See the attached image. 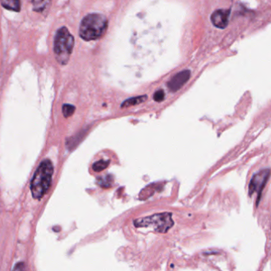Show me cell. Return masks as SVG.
<instances>
[{"instance_id": "6da1fadb", "label": "cell", "mask_w": 271, "mask_h": 271, "mask_svg": "<svg viewBox=\"0 0 271 271\" xmlns=\"http://www.w3.org/2000/svg\"><path fill=\"white\" fill-rule=\"evenodd\" d=\"M54 165L50 159L42 161L35 173L30 183V190L32 196L35 200H42L44 197L52 184Z\"/></svg>"}, {"instance_id": "7a4b0ae2", "label": "cell", "mask_w": 271, "mask_h": 271, "mask_svg": "<svg viewBox=\"0 0 271 271\" xmlns=\"http://www.w3.org/2000/svg\"><path fill=\"white\" fill-rule=\"evenodd\" d=\"M108 26V21L101 14H89L83 18L80 26V37L84 41H92L101 38Z\"/></svg>"}, {"instance_id": "3957f363", "label": "cell", "mask_w": 271, "mask_h": 271, "mask_svg": "<svg viewBox=\"0 0 271 271\" xmlns=\"http://www.w3.org/2000/svg\"><path fill=\"white\" fill-rule=\"evenodd\" d=\"M74 38L65 27L56 31L54 38V54L57 62L61 65H67L73 53Z\"/></svg>"}, {"instance_id": "277c9868", "label": "cell", "mask_w": 271, "mask_h": 271, "mask_svg": "<svg viewBox=\"0 0 271 271\" xmlns=\"http://www.w3.org/2000/svg\"><path fill=\"white\" fill-rule=\"evenodd\" d=\"M134 224L137 227H151L155 232L166 233L173 227L174 222L172 219V213H164L136 219Z\"/></svg>"}, {"instance_id": "5b68a950", "label": "cell", "mask_w": 271, "mask_h": 271, "mask_svg": "<svg viewBox=\"0 0 271 271\" xmlns=\"http://www.w3.org/2000/svg\"><path fill=\"white\" fill-rule=\"evenodd\" d=\"M270 173H271V170L269 169H263L255 174L250 181V186H249V194H250V196H252V194L255 193V192L258 193L257 205L259 203L262 191L267 184V180L269 179Z\"/></svg>"}, {"instance_id": "8992f818", "label": "cell", "mask_w": 271, "mask_h": 271, "mask_svg": "<svg viewBox=\"0 0 271 271\" xmlns=\"http://www.w3.org/2000/svg\"><path fill=\"white\" fill-rule=\"evenodd\" d=\"M231 11L229 9H220L213 13L211 16V21L213 26L219 29H225L229 23V17Z\"/></svg>"}, {"instance_id": "52a82bcc", "label": "cell", "mask_w": 271, "mask_h": 271, "mask_svg": "<svg viewBox=\"0 0 271 271\" xmlns=\"http://www.w3.org/2000/svg\"><path fill=\"white\" fill-rule=\"evenodd\" d=\"M190 70H184L176 74L168 83L167 87L172 92H177L182 86L185 85V83L188 81L190 78Z\"/></svg>"}, {"instance_id": "ba28073f", "label": "cell", "mask_w": 271, "mask_h": 271, "mask_svg": "<svg viewBox=\"0 0 271 271\" xmlns=\"http://www.w3.org/2000/svg\"><path fill=\"white\" fill-rule=\"evenodd\" d=\"M51 1L52 0H30L33 11L41 14H45L49 11Z\"/></svg>"}, {"instance_id": "9c48e42d", "label": "cell", "mask_w": 271, "mask_h": 271, "mask_svg": "<svg viewBox=\"0 0 271 271\" xmlns=\"http://www.w3.org/2000/svg\"><path fill=\"white\" fill-rule=\"evenodd\" d=\"M1 4L5 9L9 11L19 12L21 11V2L20 0H0Z\"/></svg>"}, {"instance_id": "30bf717a", "label": "cell", "mask_w": 271, "mask_h": 271, "mask_svg": "<svg viewBox=\"0 0 271 271\" xmlns=\"http://www.w3.org/2000/svg\"><path fill=\"white\" fill-rule=\"evenodd\" d=\"M147 100V96H136V97H133V98H130L128 100H125L124 102L122 104L121 108H129V107L136 106V105H140L142 103L145 102Z\"/></svg>"}, {"instance_id": "8fae6325", "label": "cell", "mask_w": 271, "mask_h": 271, "mask_svg": "<svg viewBox=\"0 0 271 271\" xmlns=\"http://www.w3.org/2000/svg\"><path fill=\"white\" fill-rule=\"evenodd\" d=\"M109 164H110V161L109 160H100L93 164L92 169L96 173H99V172L103 171L104 169L108 168Z\"/></svg>"}, {"instance_id": "7c38bea8", "label": "cell", "mask_w": 271, "mask_h": 271, "mask_svg": "<svg viewBox=\"0 0 271 271\" xmlns=\"http://www.w3.org/2000/svg\"><path fill=\"white\" fill-rule=\"evenodd\" d=\"M76 108L71 105H64L62 107L63 115L65 118H69L73 115V113L75 111Z\"/></svg>"}, {"instance_id": "4fadbf2b", "label": "cell", "mask_w": 271, "mask_h": 271, "mask_svg": "<svg viewBox=\"0 0 271 271\" xmlns=\"http://www.w3.org/2000/svg\"><path fill=\"white\" fill-rule=\"evenodd\" d=\"M111 182H112V178L111 176H106V177H100L98 180V184L101 187L104 188H108L111 187Z\"/></svg>"}, {"instance_id": "5bb4252c", "label": "cell", "mask_w": 271, "mask_h": 271, "mask_svg": "<svg viewBox=\"0 0 271 271\" xmlns=\"http://www.w3.org/2000/svg\"><path fill=\"white\" fill-rule=\"evenodd\" d=\"M165 99V92L163 89L159 90L154 94V100L156 102H162Z\"/></svg>"}]
</instances>
